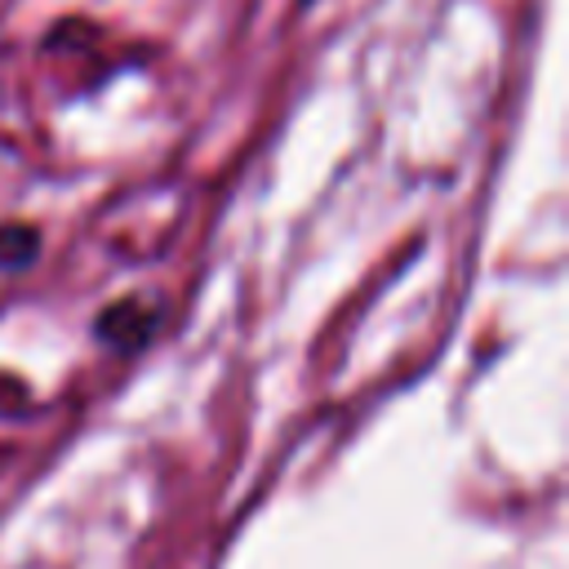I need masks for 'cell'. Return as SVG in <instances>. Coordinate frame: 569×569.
I'll list each match as a JSON object with an SVG mask.
<instances>
[{"mask_svg":"<svg viewBox=\"0 0 569 569\" xmlns=\"http://www.w3.org/2000/svg\"><path fill=\"white\" fill-rule=\"evenodd\" d=\"M98 333H102L107 342H116V347L133 351V347H138V342L151 333V316H147L138 302H120V307L102 311V325H98Z\"/></svg>","mask_w":569,"mask_h":569,"instance_id":"1","label":"cell"}]
</instances>
